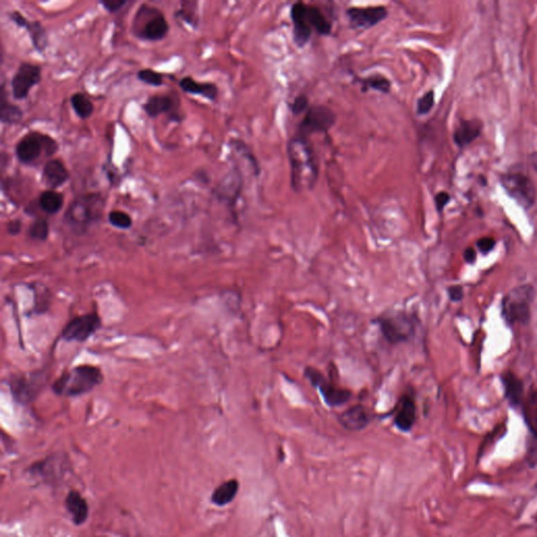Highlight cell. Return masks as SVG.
Instances as JSON below:
<instances>
[{"mask_svg":"<svg viewBox=\"0 0 537 537\" xmlns=\"http://www.w3.org/2000/svg\"><path fill=\"white\" fill-rule=\"evenodd\" d=\"M482 130L483 124L479 120H462L453 132V141L457 146H467L479 138Z\"/></svg>","mask_w":537,"mask_h":537,"instance_id":"7402d4cb","label":"cell"},{"mask_svg":"<svg viewBox=\"0 0 537 537\" xmlns=\"http://www.w3.org/2000/svg\"><path fill=\"white\" fill-rule=\"evenodd\" d=\"M104 9L110 13L119 11L123 6L126 5L125 0H101L100 1Z\"/></svg>","mask_w":537,"mask_h":537,"instance_id":"8d00e7d4","label":"cell"},{"mask_svg":"<svg viewBox=\"0 0 537 537\" xmlns=\"http://www.w3.org/2000/svg\"><path fill=\"white\" fill-rule=\"evenodd\" d=\"M179 85L185 93L203 96L210 101L218 99V89L213 83H200L190 77H185L179 81Z\"/></svg>","mask_w":537,"mask_h":537,"instance_id":"603a6c76","label":"cell"},{"mask_svg":"<svg viewBox=\"0 0 537 537\" xmlns=\"http://www.w3.org/2000/svg\"><path fill=\"white\" fill-rule=\"evenodd\" d=\"M240 485L236 479H230L218 486L211 495V502L218 507H224L231 503L238 494Z\"/></svg>","mask_w":537,"mask_h":537,"instance_id":"d4e9b609","label":"cell"},{"mask_svg":"<svg viewBox=\"0 0 537 537\" xmlns=\"http://www.w3.org/2000/svg\"><path fill=\"white\" fill-rule=\"evenodd\" d=\"M58 145L46 134L30 132L21 139L16 146V156L19 162L30 164L42 156V151H46L49 156L56 152Z\"/></svg>","mask_w":537,"mask_h":537,"instance_id":"ba28073f","label":"cell"},{"mask_svg":"<svg viewBox=\"0 0 537 537\" xmlns=\"http://www.w3.org/2000/svg\"><path fill=\"white\" fill-rule=\"evenodd\" d=\"M65 507L76 526H81L87 522L89 514V504L78 491L71 490L69 492L65 498Z\"/></svg>","mask_w":537,"mask_h":537,"instance_id":"d6986e66","label":"cell"},{"mask_svg":"<svg viewBox=\"0 0 537 537\" xmlns=\"http://www.w3.org/2000/svg\"><path fill=\"white\" fill-rule=\"evenodd\" d=\"M138 79L146 85H152V87H161L164 82L162 73L149 69H141L138 73Z\"/></svg>","mask_w":537,"mask_h":537,"instance_id":"1f68e13d","label":"cell"},{"mask_svg":"<svg viewBox=\"0 0 537 537\" xmlns=\"http://www.w3.org/2000/svg\"><path fill=\"white\" fill-rule=\"evenodd\" d=\"M288 156L291 168V185L296 193L315 187L318 179V162L309 139L294 136L288 143Z\"/></svg>","mask_w":537,"mask_h":537,"instance_id":"6da1fadb","label":"cell"},{"mask_svg":"<svg viewBox=\"0 0 537 537\" xmlns=\"http://www.w3.org/2000/svg\"><path fill=\"white\" fill-rule=\"evenodd\" d=\"M529 163H530L532 168L537 173V151L531 153L530 156H529Z\"/></svg>","mask_w":537,"mask_h":537,"instance_id":"7bdbcfd3","label":"cell"},{"mask_svg":"<svg viewBox=\"0 0 537 537\" xmlns=\"http://www.w3.org/2000/svg\"><path fill=\"white\" fill-rule=\"evenodd\" d=\"M434 106V91H428L416 101V114L419 116H425L432 112Z\"/></svg>","mask_w":537,"mask_h":537,"instance_id":"d6a6232c","label":"cell"},{"mask_svg":"<svg viewBox=\"0 0 537 537\" xmlns=\"http://www.w3.org/2000/svg\"><path fill=\"white\" fill-rule=\"evenodd\" d=\"M522 416L530 437L527 443V462L531 468L537 466V389L531 391L522 404Z\"/></svg>","mask_w":537,"mask_h":537,"instance_id":"30bf717a","label":"cell"},{"mask_svg":"<svg viewBox=\"0 0 537 537\" xmlns=\"http://www.w3.org/2000/svg\"><path fill=\"white\" fill-rule=\"evenodd\" d=\"M9 17L11 18L12 21L15 22L16 26H19V28H26V24L28 22V20L26 19L24 16L18 11L11 12Z\"/></svg>","mask_w":537,"mask_h":537,"instance_id":"ab89813d","label":"cell"},{"mask_svg":"<svg viewBox=\"0 0 537 537\" xmlns=\"http://www.w3.org/2000/svg\"><path fill=\"white\" fill-rule=\"evenodd\" d=\"M101 381L102 373L98 367L80 365L57 379L53 389L57 395L76 397L93 391Z\"/></svg>","mask_w":537,"mask_h":537,"instance_id":"7a4b0ae2","label":"cell"},{"mask_svg":"<svg viewBox=\"0 0 537 537\" xmlns=\"http://www.w3.org/2000/svg\"><path fill=\"white\" fill-rule=\"evenodd\" d=\"M69 179V173L62 161L59 159L50 160L44 167L42 179L50 189L55 190L67 183Z\"/></svg>","mask_w":537,"mask_h":537,"instance_id":"ffe728a7","label":"cell"},{"mask_svg":"<svg viewBox=\"0 0 537 537\" xmlns=\"http://www.w3.org/2000/svg\"><path fill=\"white\" fill-rule=\"evenodd\" d=\"M450 202V195L446 193V191H440L438 195L434 197V204H436L437 210L438 212H442L444 208L448 205Z\"/></svg>","mask_w":537,"mask_h":537,"instance_id":"f35d334b","label":"cell"},{"mask_svg":"<svg viewBox=\"0 0 537 537\" xmlns=\"http://www.w3.org/2000/svg\"><path fill=\"white\" fill-rule=\"evenodd\" d=\"M26 30L30 35L33 46L37 52L44 53L49 44L48 34L46 28L39 21H28Z\"/></svg>","mask_w":537,"mask_h":537,"instance_id":"4316f807","label":"cell"},{"mask_svg":"<svg viewBox=\"0 0 537 537\" xmlns=\"http://www.w3.org/2000/svg\"><path fill=\"white\" fill-rule=\"evenodd\" d=\"M110 224L119 229H128L132 227V220L130 214L119 210H114L108 215Z\"/></svg>","mask_w":537,"mask_h":537,"instance_id":"836d02e7","label":"cell"},{"mask_svg":"<svg viewBox=\"0 0 537 537\" xmlns=\"http://www.w3.org/2000/svg\"><path fill=\"white\" fill-rule=\"evenodd\" d=\"M304 376L314 387L319 389L324 403L330 407H338L350 401L352 393L331 383L318 369L308 367L304 369Z\"/></svg>","mask_w":537,"mask_h":537,"instance_id":"9c48e42d","label":"cell"},{"mask_svg":"<svg viewBox=\"0 0 537 537\" xmlns=\"http://www.w3.org/2000/svg\"><path fill=\"white\" fill-rule=\"evenodd\" d=\"M502 383H503L504 393L505 398L509 402L510 405L513 407L522 406L524 401V383L522 380L512 373V371H505L501 375Z\"/></svg>","mask_w":537,"mask_h":537,"instance_id":"44dd1931","label":"cell"},{"mask_svg":"<svg viewBox=\"0 0 537 537\" xmlns=\"http://www.w3.org/2000/svg\"><path fill=\"white\" fill-rule=\"evenodd\" d=\"M21 230V222L19 220H13L8 224V232L11 236H16Z\"/></svg>","mask_w":537,"mask_h":537,"instance_id":"60d3db41","label":"cell"},{"mask_svg":"<svg viewBox=\"0 0 537 537\" xmlns=\"http://www.w3.org/2000/svg\"><path fill=\"white\" fill-rule=\"evenodd\" d=\"M309 98H308V96L303 95V94L298 95L293 100V102L290 104V109H291L292 114H295V116L306 112V110L309 109Z\"/></svg>","mask_w":537,"mask_h":537,"instance_id":"e575fe53","label":"cell"},{"mask_svg":"<svg viewBox=\"0 0 537 537\" xmlns=\"http://www.w3.org/2000/svg\"><path fill=\"white\" fill-rule=\"evenodd\" d=\"M306 3H295L291 8V19L293 22V39L298 48H304L309 44L313 35V28L304 18Z\"/></svg>","mask_w":537,"mask_h":537,"instance_id":"9a60e30c","label":"cell"},{"mask_svg":"<svg viewBox=\"0 0 537 537\" xmlns=\"http://www.w3.org/2000/svg\"><path fill=\"white\" fill-rule=\"evenodd\" d=\"M389 12L385 6L351 7L345 11L350 26L354 30H369L387 19Z\"/></svg>","mask_w":537,"mask_h":537,"instance_id":"8fae6325","label":"cell"},{"mask_svg":"<svg viewBox=\"0 0 537 537\" xmlns=\"http://www.w3.org/2000/svg\"><path fill=\"white\" fill-rule=\"evenodd\" d=\"M385 340L391 344L407 342L416 334V316L406 312H393L373 320Z\"/></svg>","mask_w":537,"mask_h":537,"instance_id":"5b68a950","label":"cell"},{"mask_svg":"<svg viewBox=\"0 0 537 537\" xmlns=\"http://www.w3.org/2000/svg\"><path fill=\"white\" fill-rule=\"evenodd\" d=\"M534 297L535 290L531 285H518L510 290L502 301V316L506 324L508 326L528 324Z\"/></svg>","mask_w":537,"mask_h":537,"instance_id":"277c9868","label":"cell"},{"mask_svg":"<svg viewBox=\"0 0 537 537\" xmlns=\"http://www.w3.org/2000/svg\"><path fill=\"white\" fill-rule=\"evenodd\" d=\"M179 105V100L171 96L156 95L147 99L146 103L143 104V109L149 118H157L162 114H171L173 112L177 114Z\"/></svg>","mask_w":537,"mask_h":537,"instance_id":"ac0fdd59","label":"cell"},{"mask_svg":"<svg viewBox=\"0 0 537 537\" xmlns=\"http://www.w3.org/2000/svg\"><path fill=\"white\" fill-rule=\"evenodd\" d=\"M168 30L169 24L166 18L158 10L153 9L151 16H149L148 19L145 20L144 26L137 28V35L141 39L159 42L164 39L168 34Z\"/></svg>","mask_w":537,"mask_h":537,"instance_id":"5bb4252c","label":"cell"},{"mask_svg":"<svg viewBox=\"0 0 537 537\" xmlns=\"http://www.w3.org/2000/svg\"><path fill=\"white\" fill-rule=\"evenodd\" d=\"M101 326L97 314H87L71 319L62 331V338L67 341L83 342L93 336Z\"/></svg>","mask_w":537,"mask_h":537,"instance_id":"7c38bea8","label":"cell"},{"mask_svg":"<svg viewBox=\"0 0 537 537\" xmlns=\"http://www.w3.org/2000/svg\"><path fill=\"white\" fill-rule=\"evenodd\" d=\"M0 121L3 124H17L22 119V110L18 106L10 103L6 100L5 89L1 91V99H0Z\"/></svg>","mask_w":537,"mask_h":537,"instance_id":"f1b7e54d","label":"cell"},{"mask_svg":"<svg viewBox=\"0 0 537 537\" xmlns=\"http://www.w3.org/2000/svg\"><path fill=\"white\" fill-rule=\"evenodd\" d=\"M501 183L506 193L525 209L532 207L536 202V187L528 175L520 173H505L501 177Z\"/></svg>","mask_w":537,"mask_h":537,"instance_id":"8992f818","label":"cell"},{"mask_svg":"<svg viewBox=\"0 0 537 537\" xmlns=\"http://www.w3.org/2000/svg\"><path fill=\"white\" fill-rule=\"evenodd\" d=\"M464 259L466 261V263L473 265L477 261V251L473 248H467L464 252Z\"/></svg>","mask_w":537,"mask_h":537,"instance_id":"b9f144b4","label":"cell"},{"mask_svg":"<svg viewBox=\"0 0 537 537\" xmlns=\"http://www.w3.org/2000/svg\"><path fill=\"white\" fill-rule=\"evenodd\" d=\"M534 522H536V525H537V512H536V516H535Z\"/></svg>","mask_w":537,"mask_h":537,"instance_id":"ee69618b","label":"cell"},{"mask_svg":"<svg viewBox=\"0 0 537 537\" xmlns=\"http://www.w3.org/2000/svg\"><path fill=\"white\" fill-rule=\"evenodd\" d=\"M50 234L48 222L44 218H38L30 225L28 229V234L33 240H44L48 238Z\"/></svg>","mask_w":537,"mask_h":537,"instance_id":"4dcf8cb0","label":"cell"},{"mask_svg":"<svg viewBox=\"0 0 537 537\" xmlns=\"http://www.w3.org/2000/svg\"><path fill=\"white\" fill-rule=\"evenodd\" d=\"M71 103L76 114H78L81 119H87L93 114L94 104L83 94H73L71 98Z\"/></svg>","mask_w":537,"mask_h":537,"instance_id":"f546056e","label":"cell"},{"mask_svg":"<svg viewBox=\"0 0 537 537\" xmlns=\"http://www.w3.org/2000/svg\"><path fill=\"white\" fill-rule=\"evenodd\" d=\"M104 200L100 193H87L71 202L65 213V220L77 232H85L94 222L100 220Z\"/></svg>","mask_w":537,"mask_h":537,"instance_id":"3957f363","label":"cell"},{"mask_svg":"<svg viewBox=\"0 0 537 537\" xmlns=\"http://www.w3.org/2000/svg\"><path fill=\"white\" fill-rule=\"evenodd\" d=\"M42 81V69L38 65L24 62L18 67L12 79V93L16 100L26 99L30 89Z\"/></svg>","mask_w":537,"mask_h":537,"instance_id":"4fadbf2b","label":"cell"},{"mask_svg":"<svg viewBox=\"0 0 537 537\" xmlns=\"http://www.w3.org/2000/svg\"><path fill=\"white\" fill-rule=\"evenodd\" d=\"M336 121V114L328 106H310L303 119L298 125L296 134L309 139L312 134H326L332 130Z\"/></svg>","mask_w":537,"mask_h":537,"instance_id":"52a82bcc","label":"cell"},{"mask_svg":"<svg viewBox=\"0 0 537 537\" xmlns=\"http://www.w3.org/2000/svg\"><path fill=\"white\" fill-rule=\"evenodd\" d=\"M495 240L493 238H482L477 240V246L482 254L486 255L491 252L495 247Z\"/></svg>","mask_w":537,"mask_h":537,"instance_id":"d590c367","label":"cell"},{"mask_svg":"<svg viewBox=\"0 0 537 537\" xmlns=\"http://www.w3.org/2000/svg\"><path fill=\"white\" fill-rule=\"evenodd\" d=\"M395 410L394 422L398 430L403 432H410L416 423V406L414 398L404 394L398 401Z\"/></svg>","mask_w":537,"mask_h":537,"instance_id":"2e32d148","label":"cell"},{"mask_svg":"<svg viewBox=\"0 0 537 537\" xmlns=\"http://www.w3.org/2000/svg\"><path fill=\"white\" fill-rule=\"evenodd\" d=\"M38 203H39L40 208L46 213L56 214L57 212L62 209L64 199L60 193L50 189L46 190L40 195Z\"/></svg>","mask_w":537,"mask_h":537,"instance_id":"83f0119b","label":"cell"},{"mask_svg":"<svg viewBox=\"0 0 537 537\" xmlns=\"http://www.w3.org/2000/svg\"><path fill=\"white\" fill-rule=\"evenodd\" d=\"M373 416L365 406L355 405L343 412L339 416V423L349 432H360L369 426Z\"/></svg>","mask_w":537,"mask_h":537,"instance_id":"e0dca14e","label":"cell"},{"mask_svg":"<svg viewBox=\"0 0 537 537\" xmlns=\"http://www.w3.org/2000/svg\"><path fill=\"white\" fill-rule=\"evenodd\" d=\"M358 81L360 83L361 91L364 94H367L369 89H373V91L387 95L391 89V81L385 76L379 75V73L358 79Z\"/></svg>","mask_w":537,"mask_h":537,"instance_id":"484cf974","label":"cell"},{"mask_svg":"<svg viewBox=\"0 0 537 537\" xmlns=\"http://www.w3.org/2000/svg\"><path fill=\"white\" fill-rule=\"evenodd\" d=\"M447 293H448L449 298L451 301L459 302L464 297V289L462 285H451L447 289Z\"/></svg>","mask_w":537,"mask_h":537,"instance_id":"74e56055","label":"cell"},{"mask_svg":"<svg viewBox=\"0 0 537 537\" xmlns=\"http://www.w3.org/2000/svg\"><path fill=\"white\" fill-rule=\"evenodd\" d=\"M304 18L309 26L313 28V30H315L318 34L328 36L332 32V24L324 16L319 8L315 7V6L306 5Z\"/></svg>","mask_w":537,"mask_h":537,"instance_id":"cb8c5ba5","label":"cell"}]
</instances>
